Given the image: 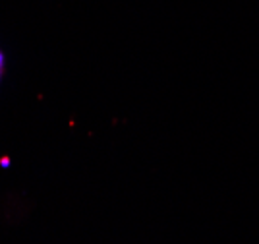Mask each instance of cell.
I'll return each mask as SVG.
<instances>
[{"mask_svg":"<svg viewBox=\"0 0 259 244\" xmlns=\"http://www.w3.org/2000/svg\"><path fill=\"white\" fill-rule=\"evenodd\" d=\"M2 70H4V56L0 52V78H2Z\"/></svg>","mask_w":259,"mask_h":244,"instance_id":"cell-1","label":"cell"}]
</instances>
